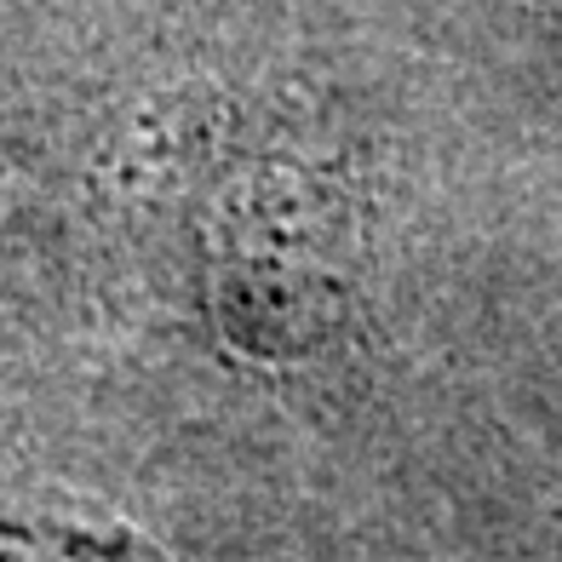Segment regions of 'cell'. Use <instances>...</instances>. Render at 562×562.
<instances>
[{
	"label": "cell",
	"instance_id": "obj_1",
	"mask_svg": "<svg viewBox=\"0 0 562 562\" xmlns=\"http://www.w3.org/2000/svg\"><path fill=\"white\" fill-rule=\"evenodd\" d=\"M0 562H167V551L121 517L0 499Z\"/></svg>",
	"mask_w": 562,
	"mask_h": 562
}]
</instances>
